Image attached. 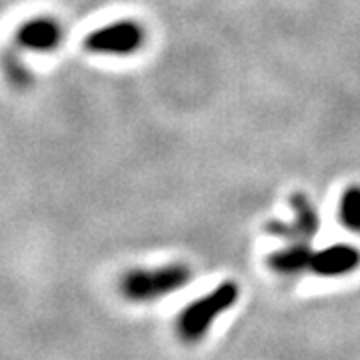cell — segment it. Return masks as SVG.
Segmentation results:
<instances>
[{
	"mask_svg": "<svg viewBox=\"0 0 360 360\" xmlns=\"http://www.w3.org/2000/svg\"><path fill=\"white\" fill-rule=\"evenodd\" d=\"M240 298V288L234 281H224L217 284L212 290H208L196 300L188 302L174 321L176 336L184 345H196L205 338L214 322L219 321L222 314L236 307Z\"/></svg>",
	"mask_w": 360,
	"mask_h": 360,
	"instance_id": "6da1fadb",
	"label": "cell"
},
{
	"mask_svg": "<svg viewBox=\"0 0 360 360\" xmlns=\"http://www.w3.org/2000/svg\"><path fill=\"white\" fill-rule=\"evenodd\" d=\"M193 272L184 262H168L153 269H132L120 278V295L130 302L148 304L179 292L191 283Z\"/></svg>",
	"mask_w": 360,
	"mask_h": 360,
	"instance_id": "7a4b0ae2",
	"label": "cell"
},
{
	"mask_svg": "<svg viewBox=\"0 0 360 360\" xmlns=\"http://www.w3.org/2000/svg\"><path fill=\"white\" fill-rule=\"evenodd\" d=\"M146 32L139 20L120 18L98 26L84 37V51L104 56H130L144 46Z\"/></svg>",
	"mask_w": 360,
	"mask_h": 360,
	"instance_id": "3957f363",
	"label": "cell"
},
{
	"mask_svg": "<svg viewBox=\"0 0 360 360\" xmlns=\"http://www.w3.org/2000/svg\"><path fill=\"white\" fill-rule=\"evenodd\" d=\"M288 205L292 208L295 220L284 222V220H270L266 222L264 231L270 236H276L284 243H310L316 232L321 231V217L316 212L314 205L310 202L307 194L295 193L290 194Z\"/></svg>",
	"mask_w": 360,
	"mask_h": 360,
	"instance_id": "277c9868",
	"label": "cell"
},
{
	"mask_svg": "<svg viewBox=\"0 0 360 360\" xmlns=\"http://www.w3.org/2000/svg\"><path fill=\"white\" fill-rule=\"evenodd\" d=\"M14 40L25 51L52 52L65 40V28L54 16H34L16 28Z\"/></svg>",
	"mask_w": 360,
	"mask_h": 360,
	"instance_id": "5b68a950",
	"label": "cell"
},
{
	"mask_svg": "<svg viewBox=\"0 0 360 360\" xmlns=\"http://www.w3.org/2000/svg\"><path fill=\"white\" fill-rule=\"evenodd\" d=\"M360 269L359 246L348 243H336L314 250L310 272L321 278H340Z\"/></svg>",
	"mask_w": 360,
	"mask_h": 360,
	"instance_id": "8992f818",
	"label": "cell"
},
{
	"mask_svg": "<svg viewBox=\"0 0 360 360\" xmlns=\"http://www.w3.org/2000/svg\"><path fill=\"white\" fill-rule=\"evenodd\" d=\"M312 255L314 250L310 243H286L283 248L269 255L266 264L272 272L281 276H296L304 270H310Z\"/></svg>",
	"mask_w": 360,
	"mask_h": 360,
	"instance_id": "52a82bcc",
	"label": "cell"
},
{
	"mask_svg": "<svg viewBox=\"0 0 360 360\" xmlns=\"http://www.w3.org/2000/svg\"><path fill=\"white\" fill-rule=\"evenodd\" d=\"M338 219L340 224L350 232L360 234V186L352 184L340 196L338 205Z\"/></svg>",
	"mask_w": 360,
	"mask_h": 360,
	"instance_id": "ba28073f",
	"label": "cell"
}]
</instances>
